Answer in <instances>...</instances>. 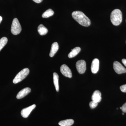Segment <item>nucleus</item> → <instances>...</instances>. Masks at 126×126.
I'll return each mask as SVG.
<instances>
[{"mask_svg":"<svg viewBox=\"0 0 126 126\" xmlns=\"http://www.w3.org/2000/svg\"><path fill=\"white\" fill-rule=\"evenodd\" d=\"M73 18L77 22L85 27H88L91 24V21L87 16L83 12L80 11H74L72 13Z\"/></svg>","mask_w":126,"mask_h":126,"instance_id":"obj_1","label":"nucleus"},{"mask_svg":"<svg viewBox=\"0 0 126 126\" xmlns=\"http://www.w3.org/2000/svg\"><path fill=\"white\" fill-rule=\"evenodd\" d=\"M110 20L114 25H120L122 20V14L121 11L118 9L113 10L111 14Z\"/></svg>","mask_w":126,"mask_h":126,"instance_id":"obj_2","label":"nucleus"},{"mask_svg":"<svg viewBox=\"0 0 126 126\" xmlns=\"http://www.w3.org/2000/svg\"><path fill=\"white\" fill-rule=\"evenodd\" d=\"M29 72V69L28 68L24 69L16 75L13 80V83L16 84L22 81L28 76Z\"/></svg>","mask_w":126,"mask_h":126,"instance_id":"obj_3","label":"nucleus"},{"mask_svg":"<svg viewBox=\"0 0 126 126\" xmlns=\"http://www.w3.org/2000/svg\"><path fill=\"white\" fill-rule=\"evenodd\" d=\"M21 27L20 23L18 19L15 18L14 19L12 24L11 32L12 34L15 35H18L21 31Z\"/></svg>","mask_w":126,"mask_h":126,"instance_id":"obj_4","label":"nucleus"},{"mask_svg":"<svg viewBox=\"0 0 126 126\" xmlns=\"http://www.w3.org/2000/svg\"><path fill=\"white\" fill-rule=\"evenodd\" d=\"M76 66L77 70L79 74H82L85 73L86 70V64L84 60H80L77 61Z\"/></svg>","mask_w":126,"mask_h":126,"instance_id":"obj_5","label":"nucleus"},{"mask_svg":"<svg viewBox=\"0 0 126 126\" xmlns=\"http://www.w3.org/2000/svg\"><path fill=\"white\" fill-rule=\"evenodd\" d=\"M113 67L115 72L118 74L125 73L126 72V68L124 67L121 63L115 61L113 64Z\"/></svg>","mask_w":126,"mask_h":126,"instance_id":"obj_6","label":"nucleus"},{"mask_svg":"<svg viewBox=\"0 0 126 126\" xmlns=\"http://www.w3.org/2000/svg\"><path fill=\"white\" fill-rule=\"evenodd\" d=\"M60 71L61 73L65 77L68 78H72V71L67 65L65 64L61 65L60 67Z\"/></svg>","mask_w":126,"mask_h":126,"instance_id":"obj_7","label":"nucleus"},{"mask_svg":"<svg viewBox=\"0 0 126 126\" xmlns=\"http://www.w3.org/2000/svg\"><path fill=\"white\" fill-rule=\"evenodd\" d=\"M35 107H36V105L35 104H33L28 107L23 109L21 112V116L25 118L28 117L32 111L35 108Z\"/></svg>","mask_w":126,"mask_h":126,"instance_id":"obj_8","label":"nucleus"},{"mask_svg":"<svg viewBox=\"0 0 126 126\" xmlns=\"http://www.w3.org/2000/svg\"><path fill=\"white\" fill-rule=\"evenodd\" d=\"M99 67V60L98 59H94L93 60L91 65V69L94 74H96L98 72Z\"/></svg>","mask_w":126,"mask_h":126,"instance_id":"obj_9","label":"nucleus"},{"mask_svg":"<svg viewBox=\"0 0 126 126\" xmlns=\"http://www.w3.org/2000/svg\"><path fill=\"white\" fill-rule=\"evenodd\" d=\"M31 92V89L30 88L26 87L20 90L17 94L16 98L20 99L23 98Z\"/></svg>","mask_w":126,"mask_h":126,"instance_id":"obj_10","label":"nucleus"},{"mask_svg":"<svg viewBox=\"0 0 126 126\" xmlns=\"http://www.w3.org/2000/svg\"><path fill=\"white\" fill-rule=\"evenodd\" d=\"M92 100L96 102H100L101 101V94L100 91L96 90L94 91L92 96Z\"/></svg>","mask_w":126,"mask_h":126,"instance_id":"obj_11","label":"nucleus"},{"mask_svg":"<svg viewBox=\"0 0 126 126\" xmlns=\"http://www.w3.org/2000/svg\"><path fill=\"white\" fill-rule=\"evenodd\" d=\"M59 48V45L57 42H55L52 44L51 50L50 52L49 56L53 57L56 53Z\"/></svg>","mask_w":126,"mask_h":126,"instance_id":"obj_12","label":"nucleus"},{"mask_svg":"<svg viewBox=\"0 0 126 126\" xmlns=\"http://www.w3.org/2000/svg\"><path fill=\"white\" fill-rule=\"evenodd\" d=\"M74 123V121L72 119H68L63 120L59 123V124L61 126H70Z\"/></svg>","mask_w":126,"mask_h":126,"instance_id":"obj_13","label":"nucleus"},{"mask_svg":"<svg viewBox=\"0 0 126 126\" xmlns=\"http://www.w3.org/2000/svg\"><path fill=\"white\" fill-rule=\"evenodd\" d=\"M81 48L80 47H75L73 49H72V51L68 55L69 58H72L77 56L81 51Z\"/></svg>","mask_w":126,"mask_h":126,"instance_id":"obj_14","label":"nucleus"},{"mask_svg":"<svg viewBox=\"0 0 126 126\" xmlns=\"http://www.w3.org/2000/svg\"><path fill=\"white\" fill-rule=\"evenodd\" d=\"M53 78L54 84L55 89L57 92H58L59 89V77L57 73L55 72L53 74Z\"/></svg>","mask_w":126,"mask_h":126,"instance_id":"obj_15","label":"nucleus"},{"mask_svg":"<svg viewBox=\"0 0 126 126\" xmlns=\"http://www.w3.org/2000/svg\"><path fill=\"white\" fill-rule=\"evenodd\" d=\"M38 31L40 34L41 35H45L48 33V30L43 24L39 26L38 28Z\"/></svg>","mask_w":126,"mask_h":126,"instance_id":"obj_16","label":"nucleus"},{"mask_svg":"<svg viewBox=\"0 0 126 126\" xmlns=\"http://www.w3.org/2000/svg\"><path fill=\"white\" fill-rule=\"evenodd\" d=\"M54 14V12L53 10L51 9H49L43 13L42 16L44 18H48L53 16Z\"/></svg>","mask_w":126,"mask_h":126,"instance_id":"obj_17","label":"nucleus"},{"mask_svg":"<svg viewBox=\"0 0 126 126\" xmlns=\"http://www.w3.org/2000/svg\"><path fill=\"white\" fill-rule=\"evenodd\" d=\"M8 39L6 37H4L0 39V51L7 44Z\"/></svg>","mask_w":126,"mask_h":126,"instance_id":"obj_18","label":"nucleus"},{"mask_svg":"<svg viewBox=\"0 0 126 126\" xmlns=\"http://www.w3.org/2000/svg\"><path fill=\"white\" fill-rule=\"evenodd\" d=\"M98 104V103L92 101L89 103V106L91 109H94L97 106Z\"/></svg>","mask_w":126,"mask_h":126,"instance_id":"obj_19","label":"nucleus"},{"mask_svg":"<svg viewBox=\"0 0 126 126\" xmlns=\"http://www.w3.org/2000/svg\"><path fill=\"white\" fill-rule=\"evenodd\" d=\"M120 88L122 92L126 93V84L121 86L120 87Z\"/></svg>","mask_w":126,"mask_h":126,"instance_id":"obj_20","label":"nucleus"},{"mask_svg":"<svg viewBox=\"0 0 126 126\" xmlns=\"http://www.w3.org/2000/svg\"><path fill=\"white\" fill-rule=\"evenodd\" d=\"M122 111L124 113H126V102L123 104V106L122 107Z\"/></svg>","mask_w":126,"mask_h":126,"instance_id":"obj_21","label":"nucleus"},{"mask_svg":"<svg viewBox=\"0 0 126 126\" xmlns=\"http://www.w3.org/2000/svg\"><path fill=\"white\" fill-rule=\"evenodd\" d=\"M122 62L123 63V64L126 67V59H123L122 60Z\"/></svg>","mask_w":126,"mask_h":126,"instance_id":"obj_22","label":"nucleus"},{"mask_svg":"<svg viewBox=\"0 0 126 126\" xmlns=\"http://www.w3.org/2000/svg\"><path fill=\"white\" fill-rule=\"evenodd\" d=\"M33 0L36 3H39L42 2L43 0Z\"/></svg>","mask_w":126,"mask_h":126,"instance_id":"obj_23","label":"nucleus"},{"mask_svg":"<svg viewBox=\"0 0 126 126\" xmlns=\"http://www.w3.org/2000/svg\"><path fill=\"white\" fill-rule=\"evenodd\" d=\"M2 17H1V16H0V24L1 23V21H2Z\"/></svg>","mask_w":126,"mask_h":126,"instance_id":"obj_24","label":"nucleus"},{"mask_svg":"<svg viewBox=\"0 0 126 126\" xmlns=\"http://www.w3.org/2000/svg\"><path fill=\"white\" fill-rule=\"evenodd\" d=\"M122 114L123 115H124V112H123L122 113Z\"/></svg>","mask_w":126,"mask_h":126,"instance_id":"obj_25","label":"nucleus"},{"mask_svg":"<svg viewBox=\"0 0 126 126\" xmlns=\"http://www.w3.org/2000/svg\"><path fill=\"white\" fill-rule=\"evenodd\" d=\"M122 107H121L120 108V109H122Z\"/></svg>","mask_w":126,"mask_h":126,"instance_id":"obj_26","label":"nucleus"},{"mask_svg":"<svg viewBox=\"0 0 126 126\" xmlns=\"http://www.w3.org/2000/svg\"></svg>","mask_w":126,"mask_h":126,"instance_id":"obj_27","label":"nucleus"},{"mask_svg":"<svg viewBox=\"0 0 126 126\" xmlns=\"http://www.w3.org/2000/svg\"></svg>","mask_w":126,"mask_h":126,"instance_id":"obj_28","label":"nucleus"}]
</instances>
